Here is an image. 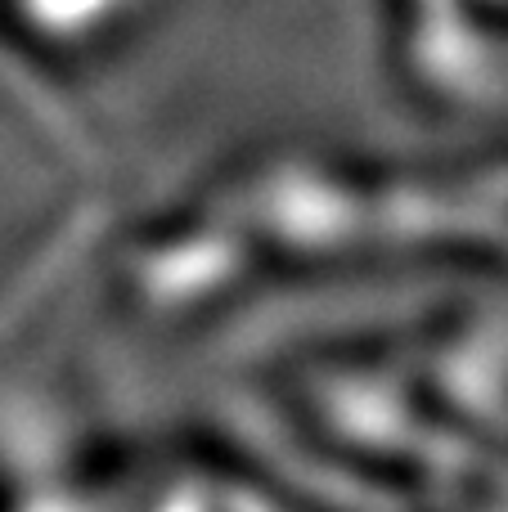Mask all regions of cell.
Wrapping results in <instances>:
<instances>
[{
  "label": "cell",
  "mask_w": 508,
  "mask_h": 512,
  "mask_svg": "<svg viewBox=\"0 0 508 512\" xmlns=\"http://www.w3.org/2000/svg\"><path fill=\"white\" fill-rule=\"evenodd\" d=\"M401 68L423 86L473 90L508 77V0H392Z\"/></svg>",
  "instance_id": "cell-1"
}]
</instances>
